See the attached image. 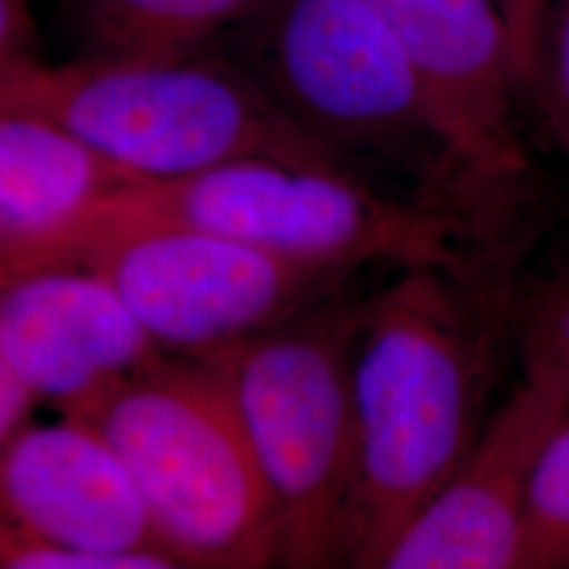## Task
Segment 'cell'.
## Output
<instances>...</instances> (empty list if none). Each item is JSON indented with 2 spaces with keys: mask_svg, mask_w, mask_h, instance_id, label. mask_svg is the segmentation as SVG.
<instances>
[{
  "mask_svg": "<svg viewBox=\"0 0 569 569\" xmlns=\"http://www.w3.org/2000/svg\"><path fill=\"white\" fill-rule=\"evenodd\" d=\"M475 274L401 268L367 296L355 350L357 460L345 566L382 568L416 515L467 460L491 363Z\"/></svg>",
  "mask_w": 569,
  "mask_h": 569,
  "instance_id": "6da1fadb",
  "label": "cell"
},
{
  "mask_svg": "<svg viewBox=\"0 0 569 569\" xmlns=\"http://www.w3.org/2000/svg\"><path fill=\"white\" fill-rule=\"evenodd\" d=\"M0 108L60 122L138 180H173L241 159L361 173L222 49L178 60L0 63Z\"/></svg>",
  "mask_w": 569,
  "mask_h": 569,
  "instance_id": "7a4b0ae2",
  "label": "cell"
},
{
  "mask_svg": "<svg viewBox=\"0 0 569 569\" xmlns=\"http://www.w3.org/2000/svg\"><path fill=\"white\" fill-rule=\"evenodd\" d=\"M61 411L114 449L182 568L283 563L277 500L203 359L164 352Z\"/></svg>",
  "mask_w": 569,
  "mask_h": 569,
  "instance_id": "3957f363",
  "label": "cell"
},
{
  "mask_svg": "<svg viewBox=\"0 0 569 569\" xmlns=\"http://www.w3.org/2000/svg\"><path fill=\"white\" fill-rule=\"evenodd\" d=\"M183 226L293 260L345 266H437L472 274V222L451 204L401 199L357 171L241 159L173 180H133L49 244L103 226Z\"/></svg>",
  "mask_w": 569,
  "mask_h": 569,
  "instance_id": "277c9868",
  "label": "cell"
},
{
  "mask_svg": "<svg viewBox=\"0 0 569 569\" xmlns=\"http://www.w3.org/2000/svg\"><path fill=\"white\" fill-rule=\"evenodd\" d=\"M367 296L350 287L201 357L224 385L277 500L287 568L345 566L357 428L352 369Z\"/></svg>",
  "mask_w": 569,
  "mask_h": 569,
  "instance_id": "5b68a950",
  "label": "cell"
},
{
  "mask_svg": "<svg viewBox=\"0 0 569 569\" xmlns=\"http://www.w3.org/2000/svg\"><path fill=\"white\" fill-rule=\"evenodd\" d=\"M220 49L350 161L395 164L430 199L462 204L420 81L367 0H264Z\"/></svg>",
  "mask_w": 569,
  "mask_h": 569,
  "instance_id": "8992f818",
  "label": "cell"
},
{
  "mask_svg": "<svg viewBox=\"0 0 569 569\" xmlns=\"http://www.w3.org/2000/svg\"><path fill=\"white\" fill-rule=\"evenodd\" d=\"M60 266L100 274L163 352L194 359L281 326L350 287L361 272L159 224L87 230L26 272Z\"/></svg>",
  "mask_w": 569,
  "mask_h": 569,
  "instance_id": "52a82bcc",
  "label": "cell"
},
{
  "mask_svg": "<svg viewBox=\"0 0 569 569\" xmlns=\"http://www.w3.org/2000/svg\"><path fill=\"white\" fill-rule=\"evenodd\" d=\"M406 51L428 117L468 204L498 199L528 171L515 129L523 93L491 0H367Z\"/></svg>",
  "mask_w": 569,
  "mask_h": 569,
  "instance_id": "ba28073f",
  "label": "cell"
},
{
  "mask_svg": "<svg viewBox=\"0 0 569 569\" xmlns=\"http://www.w3.org/2000/svg\"><path fill=\"white\" fill-rule=\"evenodd\" d=\"M569 409V376L526 369L467 460L388 550L385 569H523L529 488Z\"/></svg>",
  "mask_w": 569,
  "mask_h": 569,
  "instance_id": "9c48e42d",
  "label": "cell"
},
{
  "mask_svg": "<svg viewBox=\"0 0 569 569\" xmlns=\"http://www.w3.org/2000/svg\"><path fill=\"white\" fill-rule=\"evenodd\" d=\"M164 355L100 274L42 268L2 281L0 359L60 409Z\"/></svg>",
  "mask_w": 569,
  "mask_h": 569,
  "instance_id": "30bf717a",
  "label": "cell"
},
{
  "mask_svg": "<svg viewBox=\"0 0 569 569\" xmlns=\"http://www.w3.org/2000/svg\"><path fill=\"white\" fill-rule=\"evenodd\" d=\"M0 449L2 523L63 547L173 557L131 472L96 430L66 418L23 427Z\"/></svg>",
  "mask_w": 569,
  "mask_h": 569,
  "instance_id": "8fae6325",
  "label": "cell"
},
{
  "mask_svg": "<svg viewBox=\"0 0 569 569\" xmlns=\"http://www.w3.org/2000/svg\"><path fill=\"white\" fill-rule=\"evenodd\" d=\"M133 180L60 122L0 108V279Z\"/></svg>",
  "mask_w": 569,
  "mask_h": 569,
  "instance_id": "7c38bea8",
  "label": "cell"
},
{
  "mask_svg": "<svg viewBox=\"0 0 569 569\" xmlns=\"http://www.w3.org/2000/svg\"><path fill=\"white\" fill-rule=\"evenodd\" d=\"M264 0H66L81 56L178 60L220 49Z\"/></svg>",
  "mask_w": 569,
  "mask_h": 569,
  "instance_id": "4fadbf2b",
  "label": "cell"
},
{
  "mask_svg": "<svg viewBox=\"0 0 569 569\" xmlns=\"http://www.w3.org/2000/svg\"><path fill=\"white\" fill-rule=\"evenodd\" d=\"M569 568V409L552 430L529 488L523 569Z\"/></svg>",
  "mask_w": 569,
  "mask_h": 569,
  "instance_id": "5bb4252c",
  "label": "cell"
},
{
  "mask_svg": "<svg viewBox=\"0 0 569 569\" xmlns=\"http://www.w3.org/2000/svg\"><path fill=\"white\" fill-rule=\"evenodd\" d=\"M2 569H171L182 568L161 552H103L53 545L28 531L2 523L0 529Z\"/></svg>",
  "mask_w": 569,
  "mask_h": 569,
  "instance_id": "9a60e30c",
  "label": "cell"
},
{
  "mask_svg": "<svg viewBox=\"0 0 569 569\" xmlns=\"http://www.w3.org/2000/svg\"><path fill=\"white\" fill-rule=\"evenodd\" d=\"M517 323L523 367L569 376V270L529 296Z\"/></svg>",
  "mask_w": 569,
  "mask_h": 569,
  "instance_id": "2e32d148",
  "label": "cell"
},
{
  "mask_svg": "<svg viewBox=\"0 0 569 569\" xmlns=\"http://www.w3.org/2000/svg\"><path fill=\"white\" fill-rule=\"evenodd\" d=\"M531 98L540 106L550 138L569 164V0H555Z\"/></svg>",
  "mask_w": 569,
  "mask_h": 569,
  "instance_id": "e0dca14e",
  "label": "cell"
},
{
  "mask_svg": "<svg viewBox=\"0 0 569 569\" xmlns=\"http://www.w3.org/2000/svg\"><path fill=\"white\" fill-rule=\"evenodd\" d=\"M509 37L523 93H533L555 0H491Z\"/></svg>",
  "mask_w": 569,
  "mask_h": 569,
  "instance_id": "ac0fdd59",
  "label": "cell"
},
{
  "mask_svg": "<svg viewBox=\"0 0 569 569\" xmlns=\"http://www.w3.org/2000/svg\"><path fill=\"white\" fill-rule=\"evenodd\" d=\"M39 58V32L30 2L0 0V63Z\"/></svg>",
  "mask_w": 569,
  "mask_h": 569,
  "instance_id": "d6986e66",
  "label": "cell"
},
{
  "mask_svg": "<svg viewBox=\"0 0 569 569\" xmlns=\"http://www.w3.org/2000/svg\"><path fill=\"white\" fill-rule=\"evenodd\" d=\"M37 399V392L20 373L0 359V446L28 427L26 416Z\"/></svg>",
  "mask_w": 569,
  "mask_h": 569,
  "instance_id": "ffe728a7",
  "label": "cell"
}]
</instances>
